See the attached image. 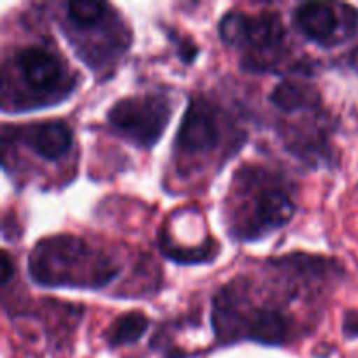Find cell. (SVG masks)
Listing matches in <instances>:
<instances>
[{
  "label": "cell",
  "mask_w": 358,
  "mask_h": 358,
  "mask_svg": "<svg viewBox=\"0 0 358 358\" xmlns=\"http://www.w3.org/2000/svg\"><path fill=\"white\" fill-rule=\"evenodd\" d=\"M269 101L275 105L278 110L292 114V112L308 110L320 103V98L315 87L308 84L294 83V80H283L278 86L273 87L269 93Z\"/></svg>",
  "instance_id": "cell-10"
},
{
  "label": "cell",
  "mask_w": 358,
  "mask_h": 358,
  "mask_svg": "<svg viewBox=\"0 0 358 358\" xmlns=\"http://www.w3.org/2000/svg\"><path fill=\"white\" fill-rule=\"evenodd\" d=\"M31 282L45 289H101L121 273L108 255L93 250L83 238L59 234L41 240L28 257Z\"/></svg>",
  "instance_id": "cell-1"
},
{
  "label": "cell",
  "mask_w": 358,
  "mask_h": 358,
  "mask_svg": "<svg viewBox=\"0 0 358 358\" xmlns=\"http://www.w3.org/2000/svg\"><path fill=\"white\" fill-rule=\"evenodd\" d=\"M170 117L168 98L154 93L121 98L107 114L108 122L119 135L143 149H150L159 142Z\"/></svg>",
  "instance_id": "cell-2"
},
{
  "label": "cell",
  "mask_w": 358,
  "mask_h": 358,
  "mask_svg": "<svg viewBox=\"0 0 358 358\" xmlns=\"http://www.w3.org/2000/svg\"><path fill=\"white\" fill-rule=\"evenodd\" d=\"M241 334L261 345H285L290 336V320L278 310H257L241 324Z\"/></svg>",
  "instance_id": "cell-9"
},
{
  "label": "cell",
  "mask_w": 358,
  "mask_h": 358,
  "mask_svg": "<svg viewBox=\"0 0 358 358\" xmlns=\"http://www.w3.org/2000/svg\"><path fill=\"white\" fill-rule=\"evenodd\" d=\"M14 66L24 86L41 96L63 98L73 87L65 63L44 45L21 48L14 56Z\"/></svg>",
  "instance_id": "cell-3"
},
{
  "label": "cell",
  "mask_w": 358,
  "mask_h": 358,
  "mask_svg": "<svg viewBox=\"0 0 358 358\" xmlns=\"http://www.w3.org/2000/svg\"><path fill=\"white\" fill-rule=\"evenodd\" d=\"M23 143L45 161L63 159L70 152L73 143L72 129L63 121H45L41 124H31L21 131Z\"/></svg>",
  "instance_id": "cell-6"
},
{
  "label": "cell",
  "mask_w": 358,
  "mask_h": 358,
  "mask_svg": "<svg viewBox=\"0 0 358 358\" xmlns=\"http://www.w3.org/2000/svg\"><path fill=\"white\" fill-rule=\"evenodd\" d=\"M352 65L355 66V70L358 72V49L355 52H353V58H352Z\"/></svg>",
  "instance_id": "cell-15"
},
{
  "label": "cell",
  "mask_w": 358,
  "mask_h": 358,
  "mask_svg": "<svg viewBox=\"0 0 358 358\" xmlns=\"http://www.w3.org/2000/svg\"><path fill=\"white\" fill-rule=\"evenodd\" d=\"M149 329V318L140 311H131L114 322L107 334V341L110 348H119V346L135 345L142 339Z\"/></svg>",
  "instance_id": "cell-11"
},
{
  "label": "cell",
  "mask_w": 358,
  "mask_h": 358,
  "mask_svg": "<svg viewBox=\"0 0 358 358\" xmlns=\"http://www.w3.org/2000/svg\"><path fill=\"white\" fill-rule=\"evenodd\" d=\"M343 334L348 339L358 338V313L357 311H348L345 315V322H343Z\"/></svg>",
  "instance_id": "cell-13"
},
{
  "label": "cell",
  "mask_w": 358,
  "mask_h": 358,
  "mask_svg": "<svg viewBox=\"0 0 358 358\" xmlns=\"http://www.w3.org/2000/svg\"><path fill=\"white\" fill-rule=\"evenodd\" d=\"M296 27L308 41L327 45L338 35L339 17L334 6L329 3H301L294 10Z\"/></svg>",
  "instance_id": "cell-8"
},
{
  "label": "cell",
  "mask_w": 358,
  "mask_h": 358,
  "mask_svg": "<svg viewBox=\"0 0 358 358\" xmlns=\"http://www.w3.org/2000/svg\"><path fill=\"white\" fill-rule=\"evenodd\" d=\"M220 143L215 112L201 98H192L175 136V149L180 154H206Z\"/></svg>",
  "instance_id": "cell-5"
},
{
  "label": "cell",
  "mask_w": 358,
  "mask_h": 358,
  "mask_svg": "<svg viewBox=\"0 0 358 358\" xmlns=\"http://www.w3.org/2000/svg\"><path fill=\"white\" fill-rule=\"evenodd\" d=\"M0 262H2V273H0V280H2V285L6 287L7 283L10 282V276H13V262H10L9 254L6 250L2 252V257H0Z\"/></svg>",
  "instance_id": "cell-14"
},
{
  "label": "cell",
  "mask_w": 358,
  "mask_h": 358,
  "mask_svg": "<svg viewBox=\"0 0 358 358\" xmlns=\"http://www.w3.org/2000/svg\"><path fill=\"white\" fill-rule=\"evenodd\" d=\"M283 38L285 28L276 13H261L257 16L240 13L236 45H247L255 52H271L283 44Z\"/></svg>",
  "instance_id": "cell-7"
},
{
  "label": "cell",
  "mask_w": 358,
  "mask_h": 358,
  "mask_svg": "<svg viewBox=\"0 0 358 358\" xmlns=\"http://www.w3.org/2000/svg\"><path fill=\"white\" fill-rule=\"evenodd\" d=\"M108 3L93 2V0H76L66 3V17L77 30H91L96 24L103 23L108 16Z\"/></svg>",
  "instance_id": "cell-12"
},
{
  "label": "cell",
  "mask_w": 358,
  "mask_h": 358,
  "mask_svg": "<svg viewBox=\"0 0 358 358\" xmlns=\"http://www.w3.org/2000/svg\"><path fill=\"white\" fill-rule=\"evenodd\" d=\"M294 215H296V205L292 198L282 187L268 185L257 191L250 217L247 219V224L238 231V234L241 240H255V238L266 236L287 226Z\"/></svg>",
  "instance_id": "cell-4"
}]
</instances>
